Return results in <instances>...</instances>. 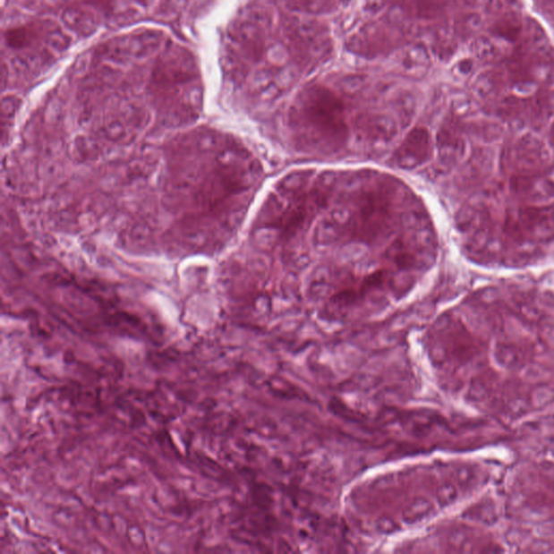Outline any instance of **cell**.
<instances>
[{"label": "cell", "instance_id": "obj_5", "mask_svg": "<svg viewBox=\"0 0 554 554\" xmlns=\"http://www.w3.org/2000/svg\"><path fill=\"white\" fill-rule=\"evenodd\" d=\"M62 20L67 28L81 36H90L98 29V20L90 10L81 7L67 8Z\"/></svg>", "mask_w": 554, "mask_h": 554}, {"label": "cell", "instance_id": "obj_9", "mask_svg": "<svg viewBox=\"0 0 554 554\" xmlns=\"http://www.w3.org/2000/svg\"><path fill=\"white\" fill-rule=\"evenodd\" d=\"M554 400V391L551 388L541 387L533 392L532 402L537 407L548 405Z\"/></svg>", "mask_w": 554, "mask_h": 554}, {"label": "cell", "instance_id": "obj_6", "mask_svg": "<svg viewBox=\"0 0 554 554\" xmlns=\"http://www.w3.org/2000/svg\"><path fill=\"white\" fill-rule=\"evenodd\" d=\"M162 39V34L155 30H147V32L131 36L127 39L126 50L129 55L136 58H143V56L154 54L159 48Z\"/></svg>", "mask_w": 554, "mask_h": 554}, {"label": "cell", "instance_id": "obj_4", "mask_svg": "<svg viewBox=\"0 0 554 554\" xmlns=\"http://www.w3.org/2000/svg\"><path fill=\"white\" fill-rule=\"evenodd\" d=\"M430 154L429 134L423 129H415L398 149L396 160L402 168H413L426 162Z\"/></svg>", "mask_w": 554, "mask_h": 554}, {"label": "cell", "instance_id": "obj_2", "mask_svg": "<svg viewBox=\"0 0 554 554\" xmlns=\"http://www.w3.org/2000/svg\"><path fill=\"white\" fill-rule=\"evenodd\" d=\"M505 234L517 245L546 244L554 238V207H525L507 217Z\"/></svg>", "mask_w": 554, "mask_h": 554}, {"label": "cell", "instance_id": "obj_7", "mask_svg": "<svg viewBox=\"0 0 554 554\" xmlns=\"http://www.w3.org/2000/svg\"><path fill=\"white\" fill-rule=\"evenodd\" d=\"M39 30L35 28V25H29V27H23L8 30L6 34V39L8 46L13 49H24L34 45L38 40Z\"/></svg>", "mask_w": 554, "mask_h": 554}, {"label": "cell", "instance_id": "obj_1", "mask_svg": "<svg viewBox=\"0 0 554 554\" xmlns=\"http://www.w3.org/2000/svg\"><path fill=\"white\" fill-rule=\"evenodd\" d=\"M292 125L299 148L304 151L335 153L348 141L343 103L325 88L315 87L305 93Z\"/></svg>", "mask_w": 554, "mask_h": 554}, {"label": "cell", "instance_id": "obj_11", "mask_svg": "<svg viewBox=\"0 0 554 554\" xmlns=\"http://www.w3.org/2000/svg\"><path fill=\"white\" fill-rule=\"evenodd\" d=\"M551 143H552V147L554 149V125H553L552 132H551Z\"/></svg>", "mask_w": 554, "mask_h": 554}, {"label": "cell", "instance_id": "obj_8", "mask_svg": "<svg viewBox=\"0 0 554 554\" xmlns=\"http://www.w3.org/2000/svg\"><path fill=\"white\" fill-rule=\"evenodd\" d=\"M497 363L505 369L514 370L522 363V354L514 346L500 345H497L494 351Z\"/></svg>", "mask_w": 554, "mask_h": 554}, {"label": "cell", "instance_id": "obj_10", "mask_svg": "<svg viewBox=\"0 0 554 554\" xmlns=\"http://www.w3.org/2000/svg\"><path fill=\"white\" fill-rule=\"evenodd\" d=\"M478 514V521L483 523V524H493L496 520L495 510L490 505L481 506Z\"/></svg>", "mask_w": 554, "mask_h": 554}, {"label": "cell", "instance_id": "obj_3", "mask_svg": "<svg viewBox=\"0 0 554 554\" xmlns=\"http://www.w3.org/2000/svg\"><path fill=\"white\" fill-rule=\"evenodd\" d=\"M198 74V66L190 51L175 46L159 56L154 70V81L158 85L184 84Z\"/></svg>", "mask_w": 554, "mask_h": 554}]
</instances>
